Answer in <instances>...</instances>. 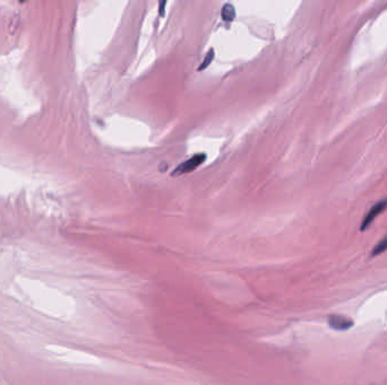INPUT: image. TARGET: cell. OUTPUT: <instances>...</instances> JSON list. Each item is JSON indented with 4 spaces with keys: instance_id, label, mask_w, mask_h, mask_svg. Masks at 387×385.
<instances>
[{
    "instance_id": "1",
    "label": "cell",
    "mask_w": 387,
    "mask_h": 385,
    "mask_svg": "<svg viewBox=\"0 0 387 385\" xmlns=\"http://www.w3.org/2000/svg\"><path fill=\"white\" fill-rule=\"evenodd\" d=\"M206 161L205 153H198L194 155L191 159L182 162L178 168H175V171L172 172V177H179V175L187 174L191 172L195 171L198 166L202 165Z\"/></svg>"
},
{
    "instance_id": "2",
    "label": "cell",
    "mask_w": 387,
    "mask_h": 385,
    "mask_svg": "<svg viewBox=\"0 0 387 385\" xmlns=\"http://www.w3.org/2000/svg\"><path fill=\"white\" fill-rule=\"evenodd\" d=\"M387 209V198L383 199L381 202H378L377 204L372 206L370 211L366 214L365 217H363V222H361V225H360V231L361 232H365L366 229H368L374 220L379 216V215L383 214Z\"/></svg>"
},
{
    "instance_id": "3",
    "label": "cell",
    "mask_w": 387,
    "mask_h": 385,
    "mask_svg": "<svg viewBox=\"0 0 387 385\" xmlns=\"http://www.w3.org/2000/svg\"><path fill=\"white\" fill-rule=\"evenodd\" d=\"M329 325L336 331H347L354 327V321L343 315H331Z\"/></svg>"
},
{
    "instance_id": "4",
    "label": "cell",
    "mask_w": 387,
    "mask_h": 385,
    "mask_svg": "<svg viewBox=\"0 0 387 385\" xmlns=\"http://www.w3.org/2000/svg\"><path fill=\"white\" fill-rule=\"evenodd\" d=\"M236 8L232 3H225L221 10L222 19L225 21H232L236 19Z\"/></svg>"
},
{
    "instance_id": "5",
    "label": "cell",
    "mask_w": 387,
    "mask_h": 385,
    "mask_svg": "<svg viewBox=\"0 0 387 385\" xmlns=\"http://www.w3.org/2000/svg\"><path fill=\"white\" fill-rule=\"evenodd\" d=\"M214 49H209V53L205 55V58H204L203 62H202L200 67H198V71H204V69L209 67V64H212L213 59H214Z\"/></svg>"
},
{
    "instance_id": "6",
    "label": "cell",
    "mask_w": 387,
    "mask_h": 385,
    "mask_svg": "<svg viewBox=\"0 0 387 385\" xmlns=\"http://www.w3.org/2000/svg\"><path fill=\"white\" fill-rule=\"evenodd\" d=\"M385 251H387V236L381 240V242H378L377 244L375 245V248L372 249V257H376V256L383 253Z\"/></svg>"
},
{
    "instance_id": "7",
    "label": "cell",
    "mask_w": 387,
    "mask_h": 385,
    "mask_svg": "<svg viewBox=\"0 0 387 385\" xmlns=\"http://www.w3.org/2000/svg\"><path fill=\"white\" fill-rule=\"evenodd\" d=\"M166 1H161L159 3V14H160L161 17H164V15H166Z\"/></svg>"
}]
</instances>
